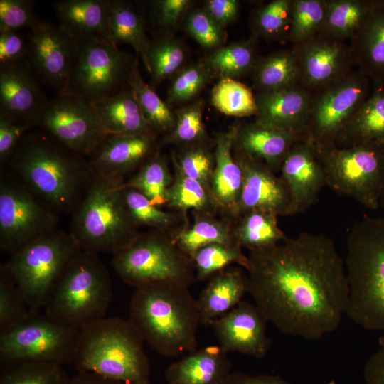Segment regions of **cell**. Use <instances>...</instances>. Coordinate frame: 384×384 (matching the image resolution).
<instances>
[{
	"instance_id": "obj_1",
	"label": "cell",
	"mask_w": 384,
	"mask_h": 384,
	"mask_svg": "<svg viewBox=\"0 0 384 384\" xmlns=\"http://www.w3.org/2000/svg\"><path fill=\"white\" fill-rule=\"evenodd\" d=\"M248 257V293L268 322L305 340L337 329L348 285L344 259L332 238L301 233Z\"/></svg>"
},
{
	"instance_id": "obj_2",
	"label": "cell",
	"mask_w": 384,
	"mask_h": 384,
	"mask_svg": "<svg viewBox=\"0 0 384 384\" xmlns=\"http://www.w3.org/2000/svg\"><path fill=\"white\" fill-rule=\"evenodd\" d=\"M7 164L14 176L56 213H73L94 176L85 157L43 131L27 133Z\"/></svg>"
},
{
	"instance_id": "obj_3",
	"label": "cell",
	"mask_w": 384,
	"mask_h": 384,
	"mask_svg": "<svg viewBox=\"0 0 384 384\" xmlns=\"http://www.w3.org/2000/svg\"><path fill=\"white\" fill-rule=\"evenodd\" d=\"M188 287L154 282L136 287L129 320L159 353L176 357L197 346L201 324L196 299Z\"/></svg>"
},
{
	"instance_id": "obj_4",
	"label": "cell",
	"mask_w": 384,
	"mask_h": 384,
	"mask_svg": "<svg viewBox=\"0 0 384 384\" xmlns=\"http://www.w3.org/2000/svg\"><path fill=\"white\" fill-rule=\"evenodd\" d=\"M344 265L348 285L347 316L369 331H384V218L353 223Z\"/></svg>"
},
{
	"instance_id": "obj_5",
	"label": "cell",
	"mask_w": 384,
	"mask_h": 384,
	"mask_svg": "<svg viewBox=\"0 0 384 384\" xmlns=\"http://www.w3.org/2000/svg\"><path fill=\"white\" fill-rule=\"evenodd\" d=\"M144 339L129 319L104 317L80 330L73 363L124 384H149L150 363Z\"/></svg>"
},
{
	"instance_id": "obj_6",
	"label": "cell",
	"mask_w": 384,
	"mask_h": 384,
	"mask_svg": "<svg viewBox=\"0 0 384 384\" xmlns=\"http://www.w3.org/2000/svg\"><path fill=\"white\" fill-rule=\"evenodd\" d=\"M120 185L94 174L72 213L69 233L81 250L114 255L140 234L129 214Z\"/></svg>"
},
{
	"instance_id": "obj_7",
	"label": "cell",
	"mask_w": 384,
	"mask_h": 384,
	"mask_svg": "<svg viewBox=\"0 0 384 384\" xmlns=\"http://www.w3.org/2000/svg\"><path fill=\"white\" fill-rule=\"evenodd\" d=\"M112 279L97 254L80 250L52 291L44 313L78 329L105 317L112 300Z\"/></svg>"
},
{
	"instance_id": "obj_8",
	"label": "cell",
	"mask_w": 384,
	"mask_h": 384,
	"mask_svg": "<svg viewBox=\"0 0 384 384\" xmlns=\"http://www.w3.org/2000/svg\"><path fill=\"white\" fill-rule=\"evenodd\" d=\"M69 233L56 229L11 255L1 267L33 314L40 312L65 270L80 251Z\"/></svg>"
},
{
	"instance_id": "obj_9",
	"label": "cell",
	"mask_w": 384,
	"mask_h": 384,
	"mask_svg": "<svg viewBox=\"0 0 384 384\" xmlns=\"http://www.w3.org/2000/svg\"><path fill=\"white\" fill-rule=\"evenodd\" d=\"M112 265L127 284L138 287L154 282L190 287L196 280L190 257L165 233L139 234L127 247L113 255Z\"/></svg>"
},
{
	"instance_id": "obj_10",
	"label": "cell",
	"mask_w": 384,
	"mask_h": 384,
	"mask_svg": "<svg viewBox=\"0 0 384 384\" xmlns=\"http://www.w3.org/2000/svg\"><path fill=\"white\" fill-rule=\"evenodd\" d=\"M316 147L326 186L368 209L377 210L384 183V144Z\"/></svg>"
},
{
	"instance_id": "obj_11",
	"label": "cell",
	"mask_w": 384,
	"mask_h": 384,
	"mask_svg": "<svg viewBox=\"0 0 384 384\" xmlns=\"http://www.w3.org/2000/svg\"><path fill=\"white\" fill-rule=\"evenodd\" d=\"M137 59L108 40H75L68 95L90 104L124 89Z\"/></svg>"
},
{
	"instance_id": "obj_12",
	"label": "cell",
	"mask_w": 384,
	"mask_h": 384,
	"mask_svg": "<svg viewBox=\"0 0 384 384\" xmlns=\"http://www.w3.org/2000/svg\"><path fill=\"white\" fill-rule=\"evenodd\" d=\"M80 330L45 313L32 314L22 323L0 333L1 363H73Z\"/></svg>"
},
{
	"instance_id": "obj_13",
	"label": "cell",
	"mask_w": 384,
	"mask_h": 384,
	"mask_svg": "<svg viewBox=\"0 0 384 384\" xmlns=\"http://www.w3.org/2000/svg\"><path fill=\"white\" fill-rule=\"evenodd\" d=\"M56 213L18 178L3 171L0 178V247L10 255L57 229Z\"/></svg>"
},
{
	"instance_id": "obj_14",
	"label": "cell",
	"mask_w": 384,
	"mask_h": 384,
	"mask_svg": "<svg viewBox=\"0 0 384 384\" xmlns=\"http://www.w3.org/2000/svg\"><path fill=\"white\" fill-rule=\"evenodd\" d=\"M370 80L358 70L313 93L306 139L316 146L334 144L336 138L370 95Z\"/></svg>"
},
{
	"instance_id": "obj_15",
	"label": "cell",
	"mask_w": 384,
	"mask_h": 384,
	"mask_svg": "<svg viewBox=\"0 0 384 384\" xmlns=\"http://www.w3.org/2000/svg\"><path fill=\"white\" fill-rule=\"evenodd\" d=\"M35 127L85 158L107 135L94 105L72 95L48 100Z\"/></svg>"
},
{
	"instance_id": "obj_16",
	"label": "cell",
	"mask_w": 384,
	"mask_h": 384,
	"mask_svg": "<svg viewBox=\"0 0 384 384\" xmlns=\"http://www.w3.org/2000/svg\"><path fill=\"white\" fill-rule=\"evenodd\" d=\"M28 60L39 80L55 95H68L75 40L58 25L41 20L28 35Z\"/></svg>"
},
{
	"instance_id": "obj_17",
	"label": "cell",
	"mask_w": 384,
	"mask_h": 384,
	"mask_svg": "<svg viewBox=\"0 0 384 384\" xmlns=\"http://www.w3.org/2000/svg\"><path fill=\"white\" fill-rule=\"evenodd\" d=\"M300 84L313 93L344 79L355 65L349 44L320 34L295 46Z\"/></svg>"
},
{
	"instance_id": "obj_18",
	"label": "cell",
	"mask_w": 384,
	"mask_h": 384,
	"mask_svg": "<svg viewBox=\"0 0 384 384\" xmlns=\"http://www.w3.org/2000/svg\"><path fill=\"white\" fill-rule=\"evenodd\" d=\"M242 167L243 183L235 215L260 210L277 216L296 215L289 191L262 161L238 153L235 156Z\"/></svg>"
},
{
	"instance_id": "obj_19",
	"label": "cell",
	"mask_w": 384,
	"mask_h": 384,
	"mask_svg": "<svg viewBox=\"0 0 384 384\" xmlns=\"http://www.w3.org/2000/svg\"><path fill=\"white\" fill-rule=\"evenodd\" d=\"M38 80L28 58L0 66V117L35 127L48 100Z\"/></svg>"
},
{
	"instance_id": "obj_20",
	"label": "cell",
	"mask_w": 384,
	"mask_h": 384,
	"mask_svg": "<svg viewBox=\"0 0 384 384\" xmlns=\"http://www.w3.org/2000/svg\"><path fill=\"white\" fill-rule=\"evenodd\" d=\"M267 322L256 304L242 300L211 326L218 346L225 352L262 358L272 343L267 334Z\"/></svg>"
},
{
	"instance_id": "obj_21",
	"label": "cell",
	"mask_w": 384,
	"mask_h": 384,
	"mask_svg": "<svg viewBox=\"0 0 384 384\" xmlns=\"http://www.w3.org/2000/svg\"><path fill=\"white\" fill-rule=\"evenodd\" d=\"M154 134H107L87 157L94 174L122 184L156 154Z\"/></svg>"
},
{
	"instance_id": "obj_22",
	"label": "cell",
	"mask_w": 384,
	"mask_h": 384,
	"mask_svg": "<svg viewBox=\"0 0 384 384\" xmlns=\"http://www.w3.org/2000/svg\"><path fill=\"white\" fill-rule=\"evenodd\" d=\"M297 214L314 205L326 186L325 173L316 146L304 139L291 149L280 169Z\"/></svg>"
},
{
	"instance_id": "obj_23",
	"label": "cell",
	"mask_w": 384,
	"mask_h": 384,
	"mask_svg": "<svg viewBox=\"0 0 384 384\" xmlns=\"http://www.w3.org/2000/svg\"><path fill=\"white\" fill-rule=\"evenodd\" d=\"M255 95L257 107L255 122L304 134L313 97L311 91L298 84Z\"/></svg>"
},
{
	"instance_id": "obj_24",
	"label": "cell",
	"mask_w": 384,
	"mask_h": 384,
	"mask_svg": "<svg viewBox=\"0 0 384 384\" xmlns=\"http://www.w3.org/2000/svg\"><path fill=\"white\" fill-rule=\"evenodd\" d=\"M304 139L302 132L254 122L237 127L233 147L236 152L260 159L275 171H280L292 146Z\"/></svg>"
},
{
	"instance_id": "obj_25",
	"label": "cell",
	"mask_w": 384,
	"mask_h": 384,
	"mask_svg": "<svg viewBox=\"0 0 384 384\" xmlns=\"http://www.w3.org/2000/svg\"><path fill=\"white\" fill-rule=\"evenodd\" d=\"M231 373L228 353L209 346L170 364L164 377L167 384H225Z\"/></svg>"
},
{
	"instance_id": "obj_26",
	"label": "cell",
	"mask_w": 384,
	"mask_h": 384,
	"mask_svg": "<svg viewBox=\"0 0 384 384\" xmlns=\"http://www.w3.org/2000/svg\"><path fill=\"white\" fill-rule=\"evenodd\" d=\"M54 10L58 26L73 39L110 41L108 0H60Z\"/></svg>"
},
{
	"instance_id": "obj_27",
	"label": "cell",
	"mask_w": 384,
	"mask_h": 384,
	"mask_svg": "<svg viewBox=\"0 0 384 384\" xmlns=\"http://www.w3.org/2000/svg\"><path fill=\"white\" fill-rule=\"evenodd\" d=\"M237 127L215 138V166L210 191L217 206L235 215L243 183L241 166L232 155Z\"/></svg>"
},
{
	"instance_id": "obj_28",
	"label": "cell",
	"mask_w": 384,
	"mask_h": 384,
	"mask_svg": "<svg viewBox=\"0 0 384 384\" xmlns=\"http://www.w3.org/2000/svg\"><path fill=\"white\" fill-rule=\"evenodd\" d=\"M248 292V277L238 267H227L213 275L197 302L201 324L211 325Z\"/></svg>"
},
{
	"instance_id": "obj_29",
	"label": "cell",
	"mask_w": 384,
	"mask_h": 384,
	"mask_svg": "<svg viewBox=\"0 0 384 384\" xmlns=\"http://www.w3.org/2000/svg\"><path fill=\"white\" fill-rule=\"evenodd\" d=\"M349 46L358 70L372 83H384V0H374L370 16Z\"/></svg>"
},
{
	"instance_id": "obj_30",
	"label": "cell",
	"mask_w": 384,
	"mask_h": 384,
	"mask_svg": "<svg viewBox=\"0 0 384 384\" xmlns=\"http://www.w3.org/2000/svg\"><path fill=\"white\" fill-rule=\"evenodd\" d=\"M384 144V83H372L370 95L336 138L338 147Z\"/></svg>"
},
{
	"instance_id": "obj_31",
	"label": "cell",
	"mask_w": 384,
	"mask_h": 384,
	"mask_svg": "<svg viewBox=\"0 0 384 384\" xmlns=\"http://www.w3.org/2000/svg\"><path fill=\"white\" fill-rule=\"evenodd\" d=\"M93 105L107 134H154L129 87Z\"/></svg>"
},
{
	"instance_id": "obj_32",
	"label": "cell",
	"mask_w": 384,
	"mask_h": 384,
	"mask_svg": "<svg viewBox=\"0 0 384 384\" xmlns=\"http://www.w3.org/2000/svg\"><path fill=\"white\" fill-rule=\"evenodd\" d=\"M257 92L279 90L300 84L297 58L292 48L258 57L252 72Z\"/></svg>"
},
{
	"instance_id": "obj_33",
	"label": "cell",
	"mask_w": 384,
	"mask_h": 384,
	"mask_svg": "<svg viewBox=\"0 0 384 384\" xmlns=\"http://www.w3.org/2000/svg\"><path fill=\"white\" fill-rule=\"evenodd\" d=\"M108 27L110 41L117 45L131 46L144 58L150 40L146 33L142 14L134 4L122 0H108Z\"/></svg>"
},
{
	"instance_id": "obj_34",
	"label": "cell",
	"mask_w": 384,
	"mask_h": 384,
	"mask_svg": "<svg viewBox=\"0 0 384 384\" xmlns=\"http://www.w3.org/2000/svg\"><path fill=\"white\" fill-rule=\"evenodd\" d=\"M233 230L235 241L250 253L271 249L283 242L287 235L279 228L277 216L267 212L255 210L242 215Z\"/></svg>"
},
{
	"instance_id": "obj_35",
	"label": "cell",
	"mask_w": 384,
	"mask_h": 384,
	"mask_svg": "<svg viewBox=\"0 0 384 384\" xmlns=\"http://www.w3.org/2000/svg\"><path fill=\"white\" fill-rule=\"evenodd\" d=\"M374 0H326L322 34L335 40L351 41L367 21Z\"/></svg>"
},
{
	"instance_id": "obj_36",
	"label": "cell",
	"mask_w": 384,
	"mask_h": 384,
	"mask_svg": "<svg viewBox=\"0 0 384 384\" xmlns=\"http://www.w3.org/2000/svg\"><path fill=\"white\" fill-rule=\"evenodd\" d=\"M257 38L252 36L249 39L221 46L203 62L213 75H218L220 79H236L244 76L252 72L258 59L256 53Z\"/></svg>"
},
{
	"instance_id": "obj_37",
	"label": "cell",
	"mask_w": 384,
	"mask_h": 384,
	"mask_svg": "<svg viewBox=\"0 0 384 384\" xmlns=\"http://www.w3.org/2000/svg\"><path fill=\"white\" fill-rule=\"evenodd\" d=\"M186 55L183 44L169 35L150 40L142 60L150 73L151 84L156 86L180 71Z\"/></svg>"
},
{
	"instance_id": "obj_38",
	"label": "cell",
	"mask_w": 384,
	"mask_h": 384,
	"mask_svg": "<svg viewBox=\"0 0 384 384\" xmlns=\"http://www.w3.org/2000/svg\"><path fill=\"white\" fill-rule=\"evenodd\" d=\"M172 182L164 156L156 153L120 186L138 191L154 205L160 207L167 204L168 191Z\"/></svg>"
},
{
	"instance_id": "obj_39",
	"label": "cell",
	"mask_w": 384,
	"mask_h": 384,
	"mask_svg": "<svg viewBox=\"0 0 384 384\" xmlns=\"http://www.w3.org/2000/svg\"><path fill=\"white\" fill-rule=\"evenodd\" d=\"M140 107L142 114L153 131L171 132L176 123V114L154 89L142 78L137 62L127 80Z\"/></svg>"
},
{
	"instance_id": "obj_40",
	"label": "cell",
	"mask_w": 384,
	"mask_h": 384,
	"mask_svg": "<svg viewBox=\"0 0 384 384\" xmlns=\"http://www.w3.org/2000/svg\"><path fill=\"white\" fill-rule=\"evenodd\" d=\"M292 0H273L256 8L251 16L253 36L284 44L289 42Z\"/></svg>"
},
{
	"instance_id": "obj_41",
	"label": "cell",
	"mask_w": 384,
	"mask_h": 384,
	"mask_svg": "<svg viewBox=\"0 0 384 384\" xmlns=\"http://www.w3.org/2000/svg\"><path fill=\"white\" fill-rule=\"evenodd\" d=\"M196 280H205L233 263L250 268L249 257L236 242H215L206 245L196 252L191 258Z\"/></svg>"
},
{
	"instance_id": "obj_42",
	"label": "cell",
	"mask_w": 384,
	"mask_h": 384,
	"mask_svg": "<svg viewBox=\"0 0 384 384\" xmlns=\"http://www.w3.org/2000/svg\"><path fill=\"white\" fill-rule=\"evenodd\" d=\"M172 240L191 260L198 250L210 244L235 242L228 224L204 215L197 217L190 228L173 236Z\"/></svg>"
},
{
	"instance_id": "obj_43",
	"label": "cell",
	"mask_w": 384,
	"mask_h": 384,
	"mask_svg": "<svg viewBox=\"0 0 384 384\" xmlns=\"http://www.w3.org/2000/svg\"><path fill=\"white\" fill-rule=\"evenodd\" d=\"M63 365L45 361L4 364L0 384H70Z\"/></svg>"
},
{
	"instance_id": "obj_44",
	"label": "cell",
	"mask_w": 384,
	"mask_h": 384,
	"mask_svg": "<svg viewBox=\"0 0 384 384\" xmlns=\"http://www.w3.org/2000/svg\"><path fill=\"white\" fill-rule=\"evenodd\" d=\"M211 103L220 112L235 117L255 116L257 107L252 90L236 79L221 78L211 92Z\"/></svg>"
},
{
	"instance_id": "obj_45",
	"label": "cell",
	"mask_w": 384,
	"mask_h": 384,
	"mask_svg": "<svg viewBox=\"0 0 384 384\" xmlns=\"http://www.w3.org/2000/svg\"><path fill=\"white\" fill-rule=\"evenodd\" d=\"M326 0H292V20L288 41L292 46L322 33Z\"/></svg>"
},
{
	"instance_id": "obj_46",
	"label": "cell",
	"mask_w": 384,
	"mask_h": 384,
	"mask_svg": "<svg viewBox=\"0 0 384 384\" xmlns=\"http://www.w3.org/2000/svg\"><path fill=\"white\" fill-rule=\"evenodd\" d=\"M167 204L179 210L193 209L203 214L217 206L210 190L179 171L169 188Z\"/></svg>"
},
{
	"instance_id": "obj_47",
	"label": "cell",
	"mask_w": 384,
	"mask_h": 384,
	"mask_svg": "<svg viewBox=\"0 0 384 384\" xmlns=\"http://www.w3.org/2000/svg\"><path fill=\"white\" fill-rule=\"evenodd\" d=\"M122 188L129 214L137 227H150L163 232L174 225L176 218L173 213L161 210L137 190Z\"/></svg>"
},
{
	"instance_id": "obj_48",
	"label": "cell",
	"mask_w": 384,
	"mask_h": 384,
	"mask_svg": "<svg viewBox=\"0 0 384 384\" xmlns=\"http://www.w3.org/2000/svg\"><path fill=\"white\" fill-rule=\"evenodd\" d=\"M203 101L198 100L177 110L174 127L165 141L191 146L200 145L206 137L203 120Z\"/></svg>"
},
{
	"instance_id": "obj_49",
	"label": "cell",
	"mask_w": 384,
	"mask_h": 384,
	"mask_svg": "<svg viewBox=\"0 0 384 384\" xmlns=\"http://www.w3.org/2000/svg\"><path fill=\"white\" fill-rule=\"evenodd\" d=\"M32 314L11 277L1 267L0 333L18 325Z\"/></svg>"
},
{
	"instance_id": "obj_50",
	"label": "cell",
	"mask_w": 384,
	"mask_h": 384,
	"mask_svg": "<svg viewBox=\"0 0 384 384\" xmlns=\"http://www.w3.org/2000/svg\"><path fill=\"white\" fill-rule=\"evenodd\" d=\"M213 76L206 65L198 63L183 68L173 79L169 90L167 102L179 103L196 97Z\"/></svg>"
},
{
	"instance_id": "obj_51",
	"label": "cell",
	"mask_w": 384,
	"mask_h": 384,
	"mask_svg": "<svg viewBox=\"0 0 384 384\" xmlns=\"http://www.w3.org/2000/svg\"><path fill=\"white\" fill-rule=\"evenodd\" d=\"M176 164L181 174L210 190L215 159L203 146H191L183 151L178 156Z\"/></svg>"
},
{
	"instance_id": "obj_52",
	"label": "cell",
	"mask_w": 384,
	"mask_h": 384,
	"mask_svg": "<svg viewBox=\"0 0 384 384\" xmlns=\"http://www.w3.org/2000/svg\"><path fill=\"white\" fill-rule=\"evenodd\" d=\"M185 28L192 38L207 48L221 47L226 38L223 28L203 9H196L188 14Z\"/></svg>"
},
{
	"instance_id": "obj_53",
	"label": "cell",
	"mask_w": 384,
	"mask_h": 384,
	"mask_svg": "<svg viewBox=\"0 0 384 384\" xmlns=\"http://www.w3.org/2000/svg\"><path fill=\"white\" fill-rule=\"evenodd\" d=\"M33 5L31 0H0V33L35 27L41 20Z\"/></svg>"
},
{
	"instance_id": "obj_54",
	"label": "cell",
	"mask_w": 384,
	"mask_h": 384,
	"mask_svg": "<svg viewBox=\"0 0 384 384\" xmlns=\"http://www.w3.org/2000/svg\"><path fill=\"white\" fill-rule=\"evenodd\" d=\"M28 54V37L19 31L0 33V66L24 60Z\"/></svg>"
},
{
	"instance_id": "obj_55",
	"label": "cell",
	"mask_w": 384,
	"mask_h": 384,
	"mask_svg": "<svg viewBox=\"0 0 384 384\" xmlns=\"http://www.w3.org/2000/svg\"><path fill=\"white\" fill-rule=\"evenodd\" d=\"M31 127L0 117V163L7 164Z\"/></svg>"
},
{
	"instance_id": "obj_56",
	"label": "cell",
	"mask_w": 384,
	"mask_h": 384,
	"mask_svg": "<svg viewBox=\"0 0 384 384\" xmlns=\"http://www.w3.org/2000/svg\"><path fill=\"white\" fill-rule=\"evenodd\" d=\"M188 0H160L153 2L156 23L163 28L174 26L188 10Z\"/></svg>"
},
{
	"instance_id": "obj_57",
	"label": "cell",
	"mask_w": 384,
	"mask_h": 384,
	"mask_svg": "<svg viewBox=\"0 0 384 384\" xmlns=\"http://www.w3.org/2000/svg\"><path fill=\"white\" fill-rule=\"evenodd\" d=\"M222 28L232 23L239 13V1L236 0H209L203 8Z\"/></svg>"
},
{
	"instance_id": "obj_58",
	"label": "cell",
	"mask_w": 384,
	"mask_h": 384,
	"mask_svg": "<svg viewBox=\"0 0 384 384\" xmlns=\"http://www.w3.org/2000/svg\"><path fill=\"white\" fill-rule=\"evenodd\" d=\"M365 384H384V336L378 348L368 358L363 368Z\"/></svg>"
},
{
	"instance_id": "obj_59",
	"label": "cell",
	"mask_w": 384,
	"mask_h": 384,
	"mask_svg": "<svg viewBox=\"0 0 384 384\" xmlns=\"http://www.w3.org/2000/svg\"><path fill=\"white\" fill-rule=\"evenodd\" d=\"M225 384H294L276 375H249L241 372L231 373Z\"/></svg>"
},
{
	"instance_id": "obj_60",
	"label": "cell",
	"mask_w": 384,
	"mask_h": 384,
	"mask_svg": "<svg viewBox=\"0 0 384 384\" xmlns=\"http://www.w3.org/2000/svg\"><path fill=\"white\" fill-rule=\"evenodd\" d=\"M70 384H124L120 381L105 378L99 375L85 371L77 372L71 378Z\"/></svg>"
},
{
	"instance_id": "obj_61",
	"label": "cell",
	"mask_w": 384,
	"mask_h": 384,
	"mask_svg": "<svg viewBox=\"0 0 384 384\" xmlns=\"http://www.w3.org/2000/svg\"><path fill=\"white\" fill-rule=\"evenodd\" d=\"M379 203H380V206H382L383 207H384V183H383V188L381 191Z\"/></svg>"
}]
</instances>
